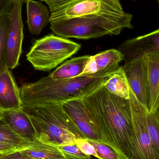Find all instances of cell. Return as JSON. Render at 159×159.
Listing matches in <instances>:
<instances>
[{
    "label": "cell",
    "mask_w": 159,
    "mask_h": 159,
    "mask_svg": "<svg viewBox=\"0 0 159 159\" xmlns=\"http://www.w3.org/2000/svg\"><path fill=\"white\" fill-rule=\"evenodd\" d=\"M82 100L103 143L112 147L123 159H141L129 99L114 95L103 85Z\"/></svg>",
    "instance_id": "obj_1"
},
{
    "label": "cell",
    "mask_w": 159,
    "mask_h": 159,
    "mask_svg": "<svg viewBox=\"0 0 159 159\" xmlns=\"http://www.w3.org/2000/svg\"><path fill=\"white\" fill-rule=\"evenodd\" d=\"M115 71L95 75H80L74 78L56 80L50 75L19 88L22 106L52 102L64 103L82 99L104 85Z\"/></svg>",
    "instance_id": "obj_2"
},
{
    "label": "cell",
    "mask_w": 159,
    "mask_h": 159,
    "mask_svg": "<svg viewBox=\"0 0 159 159\" xmlns=\"http://www.w3.org/2000/svg\"><path fill=\"white\" fill-rule=\"evenodd\" d=\"M35 130L37 140L60 147L74 144L85 138L72 119L63 110V104L48 102L22 106Z\"/></svg>",
    "instance_id": "obj_3"
},
{
    "label": "cell",
    "mask_w": 159,
    "mask_h": 159,
    "mask_svg": "<svg viewBox=\"0 0 159 159\" xmlns=\"http://www.w3.org/2000/svg\"><path fill=\"white\" fill-rule=\"evenodd\" d=\"M133 16L123 14H95L50 22V29L57 36L88 40L107 35H118L124 29H132Z\"/></svg>",
    "instance_id": "obj_4"
},
{
    "label": "cell",
    "mask_w": 159,
    "mask_h": 159,
    "mask_svg": "<svg viewBox=\"0 0 159 159\" xmlns=\"http://www.w3.org/2000/svg\"><path fill=\"white\" fill-rule=\"evenodd\" d=\"M81 44L53 34L36 40L26 55L35 70L49 71L75 54Z\"/></svg>",
    "instance_id": "obj_5"
},
{
    "label": "cell",
    "mask_w": 159,
    "mask_h": 159,
    "mask_svg": "<svg viewBox=\"0 0 159 159\" xmlns=\"http://www.w3.org/2000/svg\"><path fill=\"white\" fill-rule=\"evenodd\" d=\"M49 7L50 22L95 14H123L119 0H44Z\"/></svg>",
    "instance_id": "obj_6"
},
{
    "label": "cell",
    "mask_w": 159,
    "mask_h": 159,
    "mask_svg": "<svg viewBox=\"0 0 159 159\" xmlns=\"http://www.w3.org/2000/svg\"><path fill=\"white\" fill-rule=\"evenodd\" d=\"M130 102L135 139L141 159H159V151L154 146L148 133L147 124V107L137 100L131 90Z\"/></svg>",
    "instance_id": "obj_7"
},
{
    "label": "cell",
    "mask_w": 159,
    "mask_h": 159,
    "mask_svg": "<svg viewBox=\"0 0 159 159\" xmlns=\"http://www.w3.org/2000/svg\"><path fill=\"white\" fill-rule=\"evenodd\" d=\"M23 3L18 0L14 1L13 7L10 11L11 20L6 46V66L9 70L15 69L19 65L22 52L24 34L21 9Z\"/></svg>",
    "instance_id": "obj_8"
},
{
    "label": "cell",
    "mask_w": 159,
    "mask_h": 159,
    "mask_svg": "<svg viewBox=\"0 0 159 159\" xmlns=\"http://www.w3.org/2000/svg\"><path fill=\"white\" fill-rule=\"evenodd\" d=\"M122 68L132 91L138 101L147 108L148 88L146 65L144 57L125 62Z\"/></svg>",
    "instance_id": "obj_9"
},
{
    "label": "cell",
    "mask_w": 159,
    "mask_h": 159,
    "mask_svg": "<svg viewBox=\"0 0 159 159\" xmlns=\"http://www.w3.org/2000/svg\"><path fill=\"white\" fill-rule=\"evenodd\" d=\"M118 50L125 62L143 57L147 54L159 52V30L133 39L121 44Z\"/></svg>",
    "instance_id": "obj_10"
},
{
    "label": "cell",
    "mask_w": 159,
    "mask_h": 159,
    "mask_svg": "<svg viewBox=\"0 0 159 159\" xmlns=\"http://www.w3.org/2000/svg\"><path fill=\"white\" fill-rule=\"evenodd\" d=\"M63 110L70 117L84 137L88 140L102 142L96 125L82 99H76L63 104Z\"/></svg>",
    "instance_id": "obj_11"
},
{
    "label": "cell",
    "mask_w": 159,
    "mask_h": 159,
    "mask_svg": "<svg viewBox=\"0 0 159 159\" xmlns=\"http://www.w3.org/2000/svg\"><path fill=\"white\" fill-rule=\"evenodd\" d=\"M122 61V54L118 49L105 50L91 56L81 75H95L115 71Z\"/></svg>",
    "instance_id": "obj_12"
},
{
    "label": "cell",
    "mask_w": 159,
    "mask_h": 159,
    "mask_svg": "<svg viewBox=\"0 0 159 159\" xmlns=\"http://www.w3.org/2000/svg\"><path fill=\"white\" fill-rule=\"evenodd\" d=\"M146 65L148 112L159 110V52L143 56Z\"/></svg>",
    "instance_id": "obj_13"
},
{
    "label": "cell",
    "mask_w": 159,
    "mask_h": 159,
    "mask_svg": "<svg viewBox=\"0 0 159 159\" xmlns=\"http://www.w3.org/2000/svg\"><path fill=\"white\" fill-rule=\"evenodd\" d=\"M19 88L9 69L0 75V109L2 111L21 109Z\"/></svg>",
    "instance_id": "obj_14"
},
{
    "label": "cell",
    "mask_w": 159,
    "mask_h": 159,
    "mask_svg": "<svg viewBox=\"0 0 159 159\" xmlns=\"http://www.w3.org/2000/svg\"><path fill=\"white\" fill-rule=\"evenodd\" d=\"M2 111V119L18 135L29 142L36 139L32 123L21 108Z\"/></svg>",
    "instance_id": "obj_15"
},
{
    "label": "cell",
    "mask_w": 159,
    "mask_h": 159,
    "mask_svg": "<svg viewBox=\"0 0 159 159\" xmlns=\"http://www.w3.org/2000/svg\"><path fill=\"white\" fill-rule=\"evenodd\" d=\"M25 2L27 5V23L29 31L32 34L37 35L50 22L49 11L41 2L25 0Z\"/></svg>",
    "instance_id": "obj_16"
},
{
    "label": "cell",
    "mask_w": 159,
    "mask_h": 159,
    "mask_svg": "<svg viewBox=\"0 0 159 159\" xmlns=\"http://www.w3.org/2000/svg\"><path fill=\"white\" fill-rule=\"evenodd\" d=\"M21 152L30 157L36 159H78L64 152L59 147L45 143L35 139Z\"/></svg>",
    "instance_id": "obj_17"
},
{
    "label": "cell",
    "mask_w": 159,
    "mask_h": 159,
    "mask_svg": "<svg viewBox=\"0 0 159 159\" xmlns=\"http://www.w3.org/2000/svg\"><path fill=\"white\" fill-rule=\"evenodd\" d=\"M90 56L74 58L67 61L49 74L53 79L74 78L82 74Z\"/></svg>",
    "instance_id": "obj_18"
},
{
    "label": "cell",
    "mask_w": 159,
    "mask_h": 159,
    "mask_svg": "<svg viewBox=\"0 0 159 159\" xmlns=\"http://www.w3.org/2000/svg\"><path fill=\"white\" fill-rule=\"evenodd\" d=\"M104 87L115 96L129 99L130 88L122 67H119L111 75Z\"/></svg>",
    "instance_id": "obj_19"
},
{
    "label": "cell",
    "mask_w": 159,
    "mask_h": 159,
    "mask_svg": "<svg viewBox=\"0 0 159 159\" xmlns=\"http://www.w3.org/2000/svg\"><path fill=\"white\" fill-rule=\"evenodd\" d=\"M30 143L16 133L2 119H0V143L23 148L28 146Z\"/></svg>",
    "instance_id": "obj_20"
},
{
    "label": "cell",
    "mask_w": 159,
    "mask_h": 159,
    "mask_svg": "<svg viewBox=\"0 0 159 159\" xmlns=\"http://www.w3.org/2000/svg\"><path fill=\"white\" fill-rule=\"evenodd\" d=\"M10 20V12L0 19V75L7 69L6 61V46Z\"/></svg>",
    "instance_id": "obj_21"
},
{
    "label": "cell",
    "mask_w": 159,
    "mask_h": 159,
    "mask_svg": "<svg viewBox=\"0 0 159 159\" xmlns=\"http://www.w3.org/2000/svg\"><path fill=\"white\" fill-rule=\"evenodd\" d=\"M147 124L150 138L154 146L159 151V110L147 113Z\"/></svg>",
    "instance_id": "obj_22"
},
{
    "label": "cell",
    "mask_w": 159,
    "mask_h": 159,
    "mask_svg": "<svg viewBox=\"0 0 159 159\" xmlns=\"http://www.w3.org/2000/svg\"><path fill=\"white\" fill-rule=\"evenodd\" d=\"M95 148L99 159H123L112 147L104 143L95 140H88Z\"/></svg>",
    "instance_id": "obj_23"
},
{
    "label": "cell",
    "mask_w": 159,
    "mask_h": 159,
    "mask_svg": "<svg viewBox=\"0 0 159 159\" xmlns=\"http://www.w3.org/2000/svg\"><path fill=\"white\" fill-rule=\"evenodd\" d=\"M76 145L81 152L87 156H93L97 158V154L95 148L86 138H79L75 142Z\"/></svg>",
    "instance_id": "obj_24"
},
{
    "label": "cell",
    "mask_w": 159,
    "mask_h": 159,
    "mask_svg": "<svg viewBox=\"0 0 159 159\" xmlns=\"http://www.w3.org/2000/svg\"><path fill=\"white\" fill-rule=\"evenodd\" d=\"M60 148L63 150L64 152L73 156L75 157L78 159H92L91 156H87L81 152V150L78 148L75 143L71 145L62 146L59 147Z\"/></svg>",
    "instance_id": "obj_25"
},
{
    "label": "cell",
    "mask_w": 159,
    "mask_h": 159,
    "mask_svg": "<svg viewBox=\"0 0 159 159\" xmlns=\"http://www.w3.org/2000/svg\"><path fill=\"white\" fill-rule=\"evenodd\" d=\"M13 3V0H0V19L4 15L10 12Z\"/></svg>",
    "instance_id": "obj_26"
},
{
    "label": "cell",
    "mask_w": 159,
    "mask_h": 159,
    "mask_svg": "<svg viewBox=\"0 0 159 159\" xmlns=\"http://www.w3.org/2000/svg\"><path fill=\"white\" fill-rule=\"evenodd\" d=\"M21 150L5 155H0V159H36L26 156L21 152Z\"/></svg>",
    "instance_id": "obj_27"
},
{
    "label": "cell",
    "mask_w": 159,
    "mask_h": 159,
    "mask_svg": "<svg viewBox=\"0 0 159 159\" xmlns=\"http://www.w3.org/2000/svg\"><path fill=\"white\" fill-rule=\"evenodd\" d=\"M23 148H19L16 147L8 144L0 143V155H5L12 153Z\"/></svg>",
    "instance_id": "obj_28"
},
{
    "label": "cell",
    "mask_w": 159,
    "mask_h": 159,
    "mask_svg": "<svg viewBox=\"0 0 159 159\" xmlns=\"http://www.w3.org/2000/svg\"><path fill=\"white\" fill-rule=\"evenodd\" d=\"M3 111L0 109V119L2 118Z\"/></svg>",
    "instance_id": "obj_29"
},
{
    "label": "cell",
    "mask_w": 159,
    "mask_h": 159,
    "mask_svg": "<svg viewBox=\"0 0 159 159\" xmlns=\"http://www.w3.org/2000/svg\"><path fill=\"white\" fill-rule=\"evenodd\" d=\"M13 1H15L16 0H13ZM18 1H21V2H23V3L25 2V0H18Z\"/></svg>",
    "instance_id": "obj_30"
},
{
    "label": "cell",
    "mask_w": 159,
    "mask_h": 159,
    "mask_svg": "<svg viewBox=\"0 0 159 159\" xmlns=\"http://www.w3.org/2000/svg\"><path fill=\"white\" fill-rule=\"evenodd\" d=\"M41 1H44V0H41Z\"/></svg>",
    "instance_id": "obj_31"
},
{
    "label": "cell",
    "mask_w": 159,
    "mask_h": 159,
    "mask_svg": "<svg viewBox=\"0 0 159 159\" xmlns=\"http://www.w3.org/2000/svg\"><path fill=\"white\" fill-rule=\"evenodd\" d=\"M158 1H159V0H158Z\"/></svg>",
    "instance_id": "obj_32"
}]
</instances>
